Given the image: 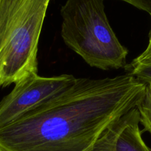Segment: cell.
Here are the masks:
<instances>
[{"mask_svg":"<svg viewBox=\"0 0 151 151\" xmlns=\"http://www.w3.org/2000/svg\"><path fill=\"white\" fill-rule=\"evenodd\" d=\"M146 84L131 74L77 78L69 88L0 128V151H86L114 121L137 108Z\"/></svg>","mask_w":151,"mask_h":151,"instance_id":"1","label":"cell"},{"mask_svg":"<svg viewBox=\"0 0 151 151\" xmlns=\"http://www.w3.org/2000/svg\"><path fill=\"white\" fill-rule=\"evenodd\" d=\"M50 0H0V87L38 74V43Z\"/></svg>","mask_w":151,"mask_h":151,"instance_id":"2","label":"cell"},{"mask_svg":"<svg viewBox=\"0 0 151 151\" xmlns=\"http://www.w3.org/2000/svg\"><path fill=\"white\" fill-rule=\"evenodd\" d=\"M60 15L63 41L90 66L101 70L126 66L128 50L111 27L103 0H67Z\"/></svg>","mask_w":151,"mask_h":151,"instance_id":"3","label":"cell"},{"mask_svg":"<svg viewBox=\"0 0 151 151\" xmlns=\"http://www.w3.org/2000/svg\"><path fill=\"white\" fill-rule=\"evenodd\" d=\"M76 80L72 75L43 77L35 74L15 83L13 90L0 102V128L57 97Z\"/></svg>","mask_w":151,"mask_h":151,"instance_id":"4","label":"cell"},{"mask_svg":"<svg viewBox=\"0 0 151 151\" xmlns=\"http://www.w3.org/2000/svg\"><path fill=\"white\" fill-rule=\"evenodd\" d=\"M115 151H151L142 137L139 114L137 108L131 111L128 124L118 137Z\"/></svg>","mask_w":151,"mask_h":151,"instance_id":"5","label":"cell"},{"mask_svg":"<svg viewBox=\"0 0 151 151\" xmlns=\"http://www.w3.org/2000/svg\"><path fill=\"white\" fill-rule=\"evenodd\" d=\"M131 111L110 124L94 145L86 151H115L116 140L119 134L128 124L131 116Z\"/></svg>","mask_w":151,"mask_h":151,"instance_id":"6","label":"cell"},{"mask_svg":"<svg viewBox=\"0 0 151 151\" xmlns=\"http://www.w3.org/2000/svg\"><path fill=\"white\" fill-rule=\"evenodd\" d=\"M137 109L139 114V123L144 126V131L151 134V84H146L145 94Z\"/></svg>","mask_w":151,"mask_h":151,"instance_id":"7","label":"cell"},{"mask_svg":"<svg viewBox=\"0 0 151 151\" xmlns=\"http://www.w3.org/2000/svg\"><path fill=\"white\" fill-rule=\"evenodd\" d=\"M151 63V32L147 48H146L145 50L143 52H142V54H140L138 57L136 58L134 60H133V61L131 62L130 64L135 65L139 64V63Z\"/></svg>","mask_w":151,"mask_h":151,"instance_id":"8","label":"cell"},{"mask_svg":"<svg viewBox=\"0 0 151 151\" xmlns=\"http://www.w3.org/2000/svg\"><path fill=\"white\" fill-rule=\"evenodd\" d=\"M132 4L134 7L147 12L151 15V0H121Z\"/></svg>","mask_w":151,"mask_h":151,"instance_id":"9","label":"cell"}]
</instances>
